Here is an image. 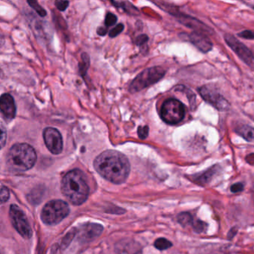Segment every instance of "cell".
Instances as JSON below:
<instances>
[{"mask_svg": "<svg viewBox=\"0 0 254 254\" xmlns=\"http://www.w3.org/2000/svg\"><path fill=\"white\" fill-rule=\"evenodd\" d=\"M236 132L243 139L249 142L254 141V128L250 125H239L236 128Z\"/></svg>", "mask_w": 254, "mask_h": 254, "instance_id": "cell-14", "label": "cell"}, {"mask_svg": "<svg viewBox=\"0 0 254 254\" xmlns=\"http://www.w3.org/2000/svg\"><path fill=\"white\" fill-rule=\"evenodd\" d=\"M69 207L66 202L61 200H53L43 207L41 219L46 225H57L69 214Z\"/></svg>", "mask_w": 254, "mask_h": 254, "instance_id": "cell-4", "label": "cell"}, {"mask_svg": "<svg viewBox=\"0 0 254 254\" xmlns=\"http://www.w3.org/2000/svg\"><path fill=\"white\" fill-rule=\"evenodd\" d=\"M7 167L16 171L31 169L37 161V154L32 146L26 143L13 145L7 155Z\"/></svg>", "mask_w": 254, "mask_h": 254, "instance_id": "cell-3", "label": "cell"}, {"mask_svg": "<svg viewBox=\"0 0 254 254\" xmlns=\"http://www.w3.org/2000/svg\"><path fill=\"white\" fill-rule=\"evenodd\" d=\"M198 92L206 102L209 103L219 111H227L230 110L231 104L229 101L215 86L212 85H204L198 89Z\"/></svg>", "mask_w": 254, "mask_h": 254, "instance_id": "cell-7", "label": "cell"}, {"mask_svg": "<svg viewBox=\"0 0 254 254\" xmlns=\"http://www.w3.org/2000/svg\"><path fill=\"white\" fill-rule=\"evenodd\" d=\"M165 75V71L162 67H154L143 70L131 82L129 91L131 93L141 91L154 84L159 82Z\"/></svg>", "mask_w": 254, "mask_h": 254, "instance_id": "cell-5", "label": "cell"}, {"mask_svg": "<svg viewBox=\"0 0 254 254\" xmlns=\"http://www.w3.org/2000/svg\"><path fill=\"white\" fill-rule=\"evenodd\" d=\"M190 39L192 44L204 53L210 52L213 48V43L210 38L199 31H194L191 33Z\"/></svg>", "mask_w": 254, "mask_h": 254, "instance_id": "cell-12", "label": "cell"}, {"mask_svg": "<svg viewBox=\"0 0 254 254\" xmlns=\"http://www.w3.org/2000/svg\"><path fill=\"white\" fill-rule=\"evenodd\" d=\"M238 36L239 37H242V38L248 39V40H254V31H251V30H246V31L239 33Z\"/></svg>", "mask_w": 254, "mask_h": 254, "instance_id": "cell-25", "label": "cell"}, {"mask_svg": "<svg viewBox=\"0 0 254 254\" xmlns=\"http://www.w3.org/2000/svg\"><path fill=\"white\" fill-rule=\"evenodd\" d=\"M231 190L234 193H237V192H241L243 190V184L241 183H235L231 186Z\"/></svg>", "mask_w": 254, "mask_h": 254, "instance_id": "cell-29", "label": "cell"}, {"mask_svg": "<svg viewBox=\"0 0 254 254\" xmlns=\"http://www.w3.org/2000/svg\"><path fill=\"white\" fill-rule=\"evenodd\" d=\"M225 40L228 46L235 52L236 55L249 67H254V56L252 51L244 44L237 40L234 35L226 34Z\"/></svg>", "mask_w": 254, "mask_h": 254, "instance_id": "cell-9", "label": "cell"}, {"mask_svg": "<svg viewBox=\"0 0 254 254\" xmlns=\"http://www.w3.org/2000/svg\"><path fill=\"white\" fill-rule=\"evenodd\" d=\"M147 35L146 34H141V35L138 36L136 39V43L139 46H142V45L145 44L148 40Z\"/></svg>", "mask_w": 254, "mask_h": 254, "instance_id": "cell-28", "label": "cell"}, {"mask_svg": "<svg viewBox=\"0 0 254 254\" xmlns=\"http://www.w3.org/2000/svg\"><path fill=\"white\" fill-rule=\"evenodd\" d=\"M28 3L29 4V5L34 9V10H36V12H37L40 16H46V10H45L44 9H43V7L38 4V2H37V1H28Z\"/></svg>", "mask_w": 254, "mask_h": 254, "instance_id": "cell-20", "label": "cell"}, {"mask_svg": "<svg viewBox=\"0 0 254 254\" xmlns=\"http://www.w3.org/2000/svg\"><path fill=\"white\" fill-rule=\"evenodd\" d=\"M45 144L50 152L54 155H59L64 148L63 137L60 131L55 128H46L43 131Z\"/></svg>", "mask_w": 254, "mask_h": 254, "instance_id": "cell-10", "label": "cell"}, {"mask_svg": "<svg viewBox=\"0 0 254 254\" xmlns=\"http://www.w3.org/2000/svg\"><path fill=\"white\" fill-rule=\"evenodd\" d=\"M9 216L13 228L19 233L21 237L26 240L32 237V229L30 226L29 222L20 207L15 204L10 206Z\"/></svg>", "mask_w": 254, "mask_h": 254, "instance_id": "cell-8", "label": "cell"}, {"mask_svg": "<svg viewBox=\"0 0 254 254\" xmlns=\"http://www.w3.org/2000/svg\"><path fill=\"white\" fill-rule=\"evenodd\" d=\"M82 60H83V61L80 64V71L82 76H84L85 73H86V70L89 68V57L88 56L87 54H83Z\"/></svg>", "mask_w": 254, "mask_h": 254, "instance_id": "cell-19", "label": "cell"}, {"mask_svg": "<svg viewBox=\"0 0 254 254\" xmlns=\"http://www.w3.org/2000/svg\"><path fill=\"white\" fill-rule=\"evenodd\" d=\"M7 141V129L4 123L0 121V150L5 146Z\"/></svg>", "mask_w": 254, "mask_h": 254, "instance_id": "cell-18", "label": "cell"}, {"mask_svg": "<svg viewBox=\"0 0 254 254\" xmlns=\"http://www.w3.org/2000/svg\"><path fill=\"white\" fill-rule=\"evenodd\" d=\"M172 243L164 238L158 239V240L155 242V247L158 250H167V249H170Z\"/></svg>", "mask_w": 254, "mask_h": 254, "instance_id": "cell-17", "label": "cell"}, {"mask_svg": "<svg viewBox=\"0 0 254 254\" xmlns=\"http://www.w3.org/2000/svg\"><path fill=\"white\" fill-rule=\"evenodd\" d=\"M0 254H4V253H3V252L1 250V249H0Z\"/></svg>", "mask_w": 254, "mask_h": 254, "instance_id": "cell-31", "label": "cell"}, {"mask_svg": "<svg viewBox=\"0 0 254 254\" xmlns=\"http://www.w3.org/2000/svg\"><path fill=\"white\" fill-rule=\"evenodd\" d=\"M161 116L164 122L169 125L179 123L185 116V105L176 98H169L163 104Z\"/></svg>", "mask_w": 254, "mask_h": 254, "instance_id": "cell-6", "label": "cell"}, {"mask_svg": "<svg viewBox=\"0 0 254 254\" xmlns=\"http://www.w3.org/2000/svg\"><path fill=\"white\" fill-rule=\"evenodd\" d=\"M253 8L254 9V7H253Z\"/></svg>", "mask_w": 254, "mask_h": 254, "instance_id": "cell-32", "label": "cell"}, {"mask_svg": "<svg viewBox=\"0 0 254 254\" xmlns=\"http://www.w3.org/2000/svg\"><path fill=\"white\" fill-rule=\"evenodd\" d=\"M124 28H125V25H124V24H118L115 28H113V29L110 31V37H117L119 34H120L123 31Z\"/></svg>", "mask_w": 254, "mask_h": 254, "instance_id": "cell-23", "label": "cell"}, {"mask_svg": "<svg viewBox=\"0 0 254 254\" xmlns=\"http://www.w3.org/2000/svg\"><path fill=\"white\" fill-rule=\"evenodd\" d=\"M118 17L113 13H108L106 16L105 25L107 26H112L117 22Z\"/></svg>", "mask_w": 254, "mask_h": 254, "instance_id": "cell-22", "label": "cell"}, {"mask_svg": "<svg viewBox=\"0 0 254 254\" xmlns=\"http://www.w3.org/2000/svg\"><path fill=\"white\" fill-rule=\"evenodd\" d=\"M0 112L6 119L10 120L16 116V104L13 96L10 94L4 93L0 96Z\"/></svg>", "mask_w": 254, "mask_h": 254, "instance_id": "cell-11", "label": "cell"}, {"mask_svg": "<svg viewBox=\"0 0 254 254\" xmlns=\"http://www.w3.org/2000/svg\"><path fill=\"white\" fill-rule=\"evenodd\" d=\"M61 191L71 204L74 205L83 204L89 194V187L84 173L79 169L68 171L63 178Z\"/></svg>", "mask_w": 254, "mask_h": 254, "instance_id": "cell-2", "label": "cell"}, {"mask_svg": "<svg viewBox=\"0 0 254 254\" xmlns=\"http://www.w3.org/2000/svg\"><path fill=\"white\" fill-rule=\"evenodd\" d=\"M68 1H55V4H56L57 7L61 11H64L65 9L68 7Z\"/></svg>", "mask_w": 254, "mask_h": 254, "instance_id": "cell-27", "label": "cell"}, {"mask_svg": "<svg viewBox=\"0 0 254 254\" xmlns=\"http://www.w3.org/2000/svg\"><path fill=\"white\" fill-rule=\"evenodd\" d=\"M218 169H219V167H218L217 166L212 167L211 169H210L207 170V171L201 174L199 177H197V181L202 183H207V182L210 181V179L213 177L215 173L219 170Z\"/></svg>", "mask_w": 254, "mask_h": 254, "instance_id": "cell-15", "label": "cell"}, {"mask_svg": "<svg viewBox=\"0 0 254 254\" xmlns=\"http://www.w3.org/2000/svg\"><path fill=\"white\" fill-rule=\"evenodd\" d=\"M103 228L98 225H85L82 229L81 238L83 240H93L95 237H98L102 232Z\"/></svg>", "mask_w": 254, "mask_h": 254, "instance_id": "cell-13", "label": "cell"}, {"mask_svg": "<svg viewBox=\"0 0 254 254\" xmlns=\"http://www.w3.org/2000/svg\"><path fill=\"white\" fill-rule=\"evenodd\" d=\"M179 223L183 226H188V225H192L193 219L192 216L188 213H181L178 217Z\"/></svg>", "mask_w": 254, "mask_h": 254, "instance_id": "cell-16", "label": "cell"}, {"mask_svg": "<svg viewBox=\"0 0 254 254\" xmlns=\"http://www.w3.org/2000/svg\"><path fill=\"white\" fill-rule=\"evenodd\" d=\"M194 229L196 232L201 233L204 230V227L206 226L205 223L201 222V221H197V222L192 223Z\"/></svg>", "mask_w": 254, "mask_h": 254, "instance_id": "cell-26", "label": "cell"}, {"mask_svg": "<svg viewBox=\"0 0 254 254\" xmlns=\"http://www.w3.org/2000/svg\"><path fill=\"white\" fill-rule=\"evenodd\" d=\"M94 167L103 177L116 184L126 181L130 172V164L125 155L114 150H107L98 155Z\"/></svg>", "mask_w": 254, "mask_h": 254, "instance_id": "cell-1", "label": "cell"}, {"mask_svg": "<svg viewBox=\"0 0 254 254\" xmlns=\"http://www.w3.org/2000/svg\"><path fill=\"white\" fill-rule=\"evenodd\" d=\"M98 34L101 36H104L106 34H107V31L105 28L104 27H100V28H98V31H97Z\"/></svg>", "mask_w": 254, "mask_h": 254, "instance_id": "cell-30", "label": "cell"}, {"mask_svg": "<svg viewBox=\"0 0 254 254\" xmlns=\"http://www.w3.org/2000/svg\"><path fill=\"white\" fill-rule=\"evenodd\" d=\"M137 134H138L139 138L144 140L149 134V127L146 126V125L139 126L138 129H137Z\"/></svg>", "mask_w": 254, "mask_h": 254, "instance_id": "cell-24", "label": "cell"}, {"mask_svg": "<svg viewBox=\"0 0 254 254\" xmlns=\"http://www.w3.org/2000/svg\"><path fill=\"white\" fill-rule=\"evenodd\" d=\"M10 192L6 187H0V204H4L8 200Z\"/></svg>", "mask_w": 254, "mask_h": 254, "instance_id": "cell-21", "label": "cell"}]
</instances>
